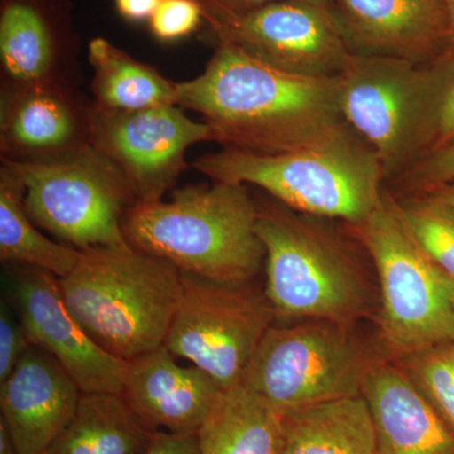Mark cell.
Wrapping results in <instances>:
<instances>
[{
	"label": "cell",
	"instance_id": "cell-1",
	"mask_svg": "<svg viewBox=\"0 0 454 454\" xmlns=\"http://www.w3.org/2000/svg\"><path fill=\"white\" fill-rule=\"evenodd\" d=\"M177 106L201 116L225 149L276 154L352 131L340 107L339 74L307 77L216 43L199 76L176 82Z\"/></svg>",
	"mask_w": 454,
	"mask_h": 454
},
{
	"label": "cell",
	"instance_id": "cell-2",
	"mask_svg": "<svg viewBox=\"0 0 454 454\" xmlns=\"http://www.w3.org/2000/svg\"><path fill=\"white\" fill-rule=\"evenodd\" d=\"M254 199L265 249L264 293L276 324L375 321L380 303L378 279L348 223L301 214L262 191Z\"/></svg>",
	"mask_w": 454,
	"mask_h": 454
},
{
	"label": "cell",
	"instance_id": "cell-3",
	"mask_svg": "<svg viewBox=\"0 0 454 454\" xmlns=\"http://www.w3.org/2000/svg\"><path fill=\"white\" fill-rule=\"evenodd\" d=\"M258 210L249 186L212 182L172 190L168 201H139L122 231L139 252L166 260L181 273L225 283L254 282L265 264Z\"/></svg>",
	"mask_w": 454,
	"mask_h": 454
},
{
	"label": "cell",
	"instance_id": "cell-4",
	"mask_svg": "<svg viewBox=\"0 0 454 454\" xmlns=\"http://www.w3.org/2000/svg\"><path fill=\"white\" fill-rule=\"evenodd\" d=\"M192 167L211 182L253 186L293 210L348 225L369 219L387 190L378 157L354 131L283 153L223 148Z\"/></svg>",
	"mask_w": 454,
	"mask_h": 454
},
{
	"label": "cell",
	"instance_id": "cell-5",
	"mask_svg": "<svg viewBox=\"0 0 454 454\" xmlns=\"http://www.w3.org/2000/svg\"><path fill=\"white\" fill-rule=\"evenodd\" d=\"M59 283L83 330L122 361L164 345L182 295L179 269L130 245L82 250Z\"/></svg>",
	"mask_w": 454,
	"mask_h": 454
},
{
	"label": "cell",
	"instance_id": "cell-6",
	"mask_svg": "<svg viewBox=\"0 0 454 454\" xmlns=\"http://www.w3.org/2000/svg\"><path fill=\"white\" fill-rule=\"evenodd\" d=\"M339 79L343 121L372 149L387 186L429 153L454 86V57L414 64L351 53Z\"/></svg>",
	"mask_w": 454,
	"mask_h": 454
},
{
	"label": "cell",
	"instance_id": "cell-7",
	"mask_svg": "<svg viewBox=\"0 0 454 454\" xmlns=\"http://www.w3.org/2000/svg\"><path fill=\"white\" fill-rule=\"evenodd\" d=\"M348 226L378 279L376 339L385 357L399 361L454 340V278L418 243L389 191L369 219Z\"/></svg>",
	"mask_w": 454,
	"mask_h": 454
},
{
	"label": "cell",
	"instance_id": "cell-8",
	"mask_svg": "<svg viewBox=\"0 0 454 454\" xmlns=\"http://www.w3.org/2000/svg\"><path fill=\"white\" fill-rule=\"evenodd\" d=\"M357 325L324 319L274 324L254 354L241 385L283 415L363 395L370 372L387 357L376 334L367 339Z\"/></svg>",
	"mask_w": 454,
	"mask_h": 454
},
{
	"label": "cell",
	"instance_id": "cell-9",
	"mask_svg": "<svg viewBox=\"0 0 454 454\" xmlns=\"http://www.w3.org/2000/svg\"><path fill=\"white\" fill-rule=\"evenodd\" d=\"M2 166L25 188L35 225L74 249L127 247L122 220L137 202L121 170L91 145L40 162Z\"/></svg>",
	"mask_w": 454,
	"mask_h": 454
},
{
	"label": "cell",
	"instance_id": "cell-10",
	"mask_svg": "<svg viewBox=\"0 0 454 454\" xmlns=\"http://www.w3.org/2000/svg\"><path fill=\"white\" fill-rule=\"evenodd\" d=\"M277 317L264 291L182 273V295L164 346L219 384L238 387Z\"/></svg>",
	"mask_w": 454,
	"mask_h": 454
},
{
	"label": "cell",
	"instance_id": "cell-11",
	"mask_svg": "<svg viewBox=\"0 0 454 454\" xmlns=\"http://www.w3.org/2000/svg\"><path fill=\"white\" fill-rule=\"evenodd\" d=\"M201 8L216 43L230 44L284 73L337 76L351 55L331 9L297 2L245 12Z\"/></svg>",
	"mask_w": 454,
	"mask_h": 454
},
{
	"label": "cell",
	"instance_id": "cell-12",
	"mask_svg": "<svg viewBox=\"0 0 454 454\" xmlns=\"http://www.w3.org/2000/svg\"><path fill=\"white\" fill-rule=\"evenodd\" d=\"M89 128L90 145L121 170L137 202L162 200L188 168V149L214 142L211 128L177 104L112 112L91 101Z\"/></svg>",
	"mask_w": 454,
	"mask_h": 454
},
{
	"label": "cell",
	"instance_id": "cell-13",
	"mask_svg": "<svg viewBox=\"0 0 454 454\" xmlns=\"http://www.w3.org/2000/svg\"><path fill=\"white\" fill-rule=\"evenodd\" d=\"M9 295L32 345L52 355L82 394H121L127 361L101 348L83 330L66 304L59 278L18 265L9 282Z\"/></svg>",
	"mask_w": 454,
	"mask_h": 454
},
{
	"label": "cell",
	"instance_id": "cell-14",
	"mask_svg": "<svg viewBox=\"0 0 454 454\" xmlns=\"http://www.w3.org/2000/svg\"><path fill=\"white\" fill-rule=\"evenodd\" d=\"M89 109L73 82H2V160L40 162L90 145Z\"/></svg>",
	"mask_w": 454,
	"mask_h": 454
},
{
	"label": "cell",
	"instance_id": "cell-15",
	"mask_svg": "<svg viewBox=\"0 0 454 454\" xmlns=\"http://www.w3.org/2000/svg\"><path fill=\"white\" fill-rule=\"evenodd\" d=\"M333 12L352 55L429 64L450 49L444 0H336Z\"/></svg>",
	"mask_w": 454,
	"mask_h": 454
},
{
	"label": "cell",
	"instance_id": "cell-16",
	"mask_svg": "<svg viewBox=\"0 0 454 454\" xmlns=\"http://www.w3.org/2000/svg\"><path fill=\"white\" fill-rule=\"evenodd\" d=\"M82 391L52 355L32 345L0 382V420L18 454H44L73 419Z\"/></svg>",
	"mask_w": 454,
	"mask_h": 454
},
{
	"label": "cell",
	"instance_id": "cell-17",
	"mask_svg": "<svg viewBox=\"0 0 454 454\" xmlns=\"http://www.w3.org/2000/svg\"><path fill=\"white\" fill-rule=\"evenodd\" d=\"M195 365H179L166 346L127 361L122 396L148 428L197 434L223 394Z\"/></svg>",
	"mask_w": 454,
	"mask_h": 454
},
{
	"label": "cell",
	"instance_id": "cell-18",
	"mask_svg": "<svg viewBox=\"0 0 454 454\" xmlns=\"http://www.w3.org/2000/svg\"><path fill=\"white\" fill-rule=\"evenodd\" d=\"M376 454H454V432L395 361H379L364 385Z\"/></svg>",
	"mask_w": 454,
	"mask_h": 454
},
{
	"label": "cell",
	"instance_id": "cell-19",
	"mask_svg": "<svg viewBox=\"0 0 454 454\" xmlns=\"http://www.w3.org/2000/svg\"><path fill=\"white\" fill-rule=\"evenodd\" d=\"M70 56L38 0H3L0 12L2 82H71Z\"/></svg>",
	"mask_w": 454,
	"mask_h": 454
},
{
	"label": "cell",
	"instance_id": "cell-20",
	"mask_svg": "<svg viewBox=\"0 0 454 454\" xmlns=\"http://www.w3.org/2000/svg\"><path fill=\"white\" fill-rule=\"evenodd\" d=\"M283 454H376L365 396L343 397L284 415Z\"/></svg>",
	"mask_w": 454,
	"mask_h": 454
},
{
	"label": "cell",
	"instance_id": "cell-21",
	"mask_svg": "<svg viewBox=\"0 0 454 454\" xmlns=\"http://www.w3.org/2000/svg\"><path fill=\"white\" fill-rule=\"evenodd\" d=\"M196 435L200 454H283L284 415L240 384L223 391Z\"/></svg>",
	"mask_w": 454,
	"mask_h": 454
},
{
	"label": "cell",
	"instance_id": "cell-22",
	"mask_svg": "<svg viewBox=\"0 0 454 454\" xmlns=\"http://www.w3.org/2000/svg\"><path fill=\"white\" fill-rule=\"evenodd\" d=\"M155 433L122 394H82L73 419L46 454H145Z\"/></svg>",
	"mask_w": 454,
	"mask_h": 454
},
{
	"label": "cell",
	"instance_id": "cell-23",
	"mask_svg": "<svg viewBox=\"0 0 454 454\" xmlns=\"http://www.w3.org/2000/svg\"><path fill=\"white\" fill-rule=\"evenodd\" d=\"M92 103L112 112L177 104V86L103 37L89 42Z\"/></svg>",
	"mask_w": 454,
	"mask_h": 454
},
{
	"label": "cell",
	"instance_id": "cell-24",
	"mask_svg": "<svg viewBox=\"0 0 454 454\" xmlns=\"http://www.w3.org/2000/svg\"><path fill=\"white\" fill-rule=\"evenodd\" d=\"M82 252L38 231L25 208V188L8 168H0V260L49 271L61 279L74 270Z\"/></svg>",
	"mask_w": 454,
	"mask_h": 454
},
{
	"label": "cell",
	"instance_id": "cell-25",
	"mask_svg": "<svg viewBox=\"0 0 454 454\" xmlns=\"http://www.w3.org/2000/svg\"><path fill=\"white\" fill-rule=\"evenodd\" d=\"M394 199L420 247L454 278L453 206L435 192L411 193Z\"/></svg>",
	"mask_w": 454,
	"mask_h": 454
},
{
	"label": "cell",
	"instance_id": "cell-26",
	"mask_svg": "<svg viewBox=\"0 0 454 454\" xmlns=\"http://www.w3.org/2000/svg\"><path fill=\"white\" fill-rule=\"evenodd\" d=\"M454 432V340L395 361Z\"/></svg>",
	"mask_w": 454,
	"mask_h": 454
},
{
	"label": "cell",
	"instance_id": "cell-27",
	"mask_svg": "<svg viewBox=\"0 0 454 454\" xmlns=\"http://www.w3.org/2000/svg\"><path fill=\"white\" fill-rule=\"evenodd\" d=\"M454 182V140L430 152L408 172L387 186L394 197L428 192Z\"/></svg>",
	"mask_w": 454,
	"mask_h": 454
},
{
	"label": "cell",
	"instance_id": "cell-28",
	"mask_svg": "<svg viewBox=\"0 0 454 454\" xmlns=\"http://www.w3.org/2000/svg\"><path fill=\"white\" fill-rule=\"evenodd\" d=\"M205 22L197 0H162L149 20V27L157 40L173 42L195 33Z\"/></svg>",
	"mask_w": 454,
	"mask_h": 454
},
{
	"label": "cell",
	"instance_id": "cell-29",
	"mask_svg": "<svg viewBox=\"0 0 454 454\" xmlns=\"http://www.w3.org/2000/svg\"><path fill=\"white\" fill-rule=\"evenodd\" d=\"M31 346L25 325L11 301L3 300L0 304V382L11 375Z\"/></svg>",
	"mask_w": 454,
	"mask_h": 454
},
{
	"label": "cell",
	"instance_id": "cell-30",
	"mask_svg": "<svg viewBox=\"0 0 454 454\" xmlns=\"http://www.w3.org/2000/svg\"><path fill=\"white\" fill-rule=\"evenodd\" d=\"M145 454H200L196 434L157 432Z\"/></svg>",
	"mask_w": 454,
	"mask_h": 454
},
{
	"label": "cell",
	"instance_id": "cell-31",
	"mask_svg": "<svg viewBox=\"0 0 454 454\" xmlns=\"http://www.w3.org/2000/svg\"><path fill=\"white\" fill-rule=\"evenodd\" d=\"M201 7L220 9L227 12H245L280 2L306 3L334 11L336 0H197Z\"/></svg>",
	"mask_w": 454,
	"mask_h": 454
},
{
	"label": "cell",
	"instance_id": "cell-32",
	"mask_svg": "<svg viewBox=\"0 0 454 454\" xmlns=\"http://www.w3.org/2000/svg\"><path fill=\"white\" fill-rule=\"evenodd\" d=\"M118 13L129 22L151 20L162 0H114Z\"/></svg>",
	"mask_w": 454,
	"mask_h": 454
},
{
	"label": "cell",
	"instance_id": "cell-33",
	"mask_svg": "<svg viewBox=\"0 0 454 454\" xmlns=\"http://www.w3.org/2000/svg\"><path fill=\"white\" fill-rule=\"evenodd\" d=\"M454 140V86L448 95L446 104L442 110L441 119H439L437 133H435L433 145L430 146V152L441 148V146L452 143ZM428 153V154H429ZM424 158V157H423Z\"/></svg>",
	"mask_w": 454,
	"mask_h": 454
},
{
	"label": "cell",
	"instance_id": "cell-34",
	"mask_svg": "<svg viewBox=\"0 0 454 454\" xmlns=\"http://www.w3.org/2000/svg\"><path fill=\"white\" fill-rule=\"evenodd\" d=\"M0 454H18L16 444L2 420H0Z\"/></svg>",
	"mask_w": 454,
	"mask_h": 454
},
{
	"label": "cell",
	"instance_id": "cell-35",
	"mask_svg": "<svg viewBox=\"0 0 454 454\" xmlns=\"http://www.w3.org/2000/svg\"><path fill=\"white\" fill-rule=\"evenodd\" d=\"M447 7L448 20H450V49L448 52L454 57V0H444Z\"/></svg>",
	"mask_w": 454,
	"mask_h": 454
},
{
	"label": "cell",
	"instance_id": "cell-36",
	"mask_svg": "<svg viewBox=\"0 0 454 454\" xmlns=\"http://www.w3.org/2000/svg\"><path fill=\"white\" fill-rule=\"evenodd\" d=\"M428 192L438 193L442 199L446 200V201L454 207V182L434 188V190L428 191Z\"/></svg>",
	"mask_w": 454,
	"mask_h": 454
},
{
	"label": "cell",
	"instance_id": "cell-37",
	"mask_svg": "<svg viewBox=\"0 0 454 454\" xmlns=\"http://www.w3.org/2000/svg\"><path fill=\"white\" fill-rule=\"evenodd\" d=\"M44 454H46V453H44Z\"/></svg>",
	"mask_w": 454,
	"mask_h": 454
}]
</instances>
